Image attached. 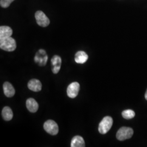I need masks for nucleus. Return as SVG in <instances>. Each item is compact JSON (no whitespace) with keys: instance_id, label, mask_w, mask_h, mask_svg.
<instances>
[{"instance_id":"f257e3e1","label":"nucleus","mask_w":147,"mask_h":147,"mask_svg":"<svg viewBox=\"0 0 147 147\" xmlns=\"http://www.w3.org/2000/svg\"><path fill=\"white\" fill-rule=\"evenodd\" d=\"M0 47L6 51H13L16 47V40L11 37L0 39Z\"/></svg>"},{"instance_id":"f03ea898","label":"nucleus","mask_w":147,"mask_h":147,"mask_svg":"<svg viewBox=\"0 0 147 147\" xmlns=\"http://www.w3.org/2000/svg\"><path fill=\"white\" fill-rule=\"evenodd\" d=\"M113 124V119L110 116L104 117L99 125L98 130L101 134H106L110 130Z\"/></svg>"},{"instance_id":"7ed1b4c3","label":"nucleus","mask_w":147,"mask_h":147,"mask_svg":"<svg viewBox=\"0 0 147 147\" xmlns=\"http://www.w3.org/2000/svg\"><path fill=\"white\" fill-rule=\"evenodd\" d=\"M134 134L132 129L129 127H121L117 131L116 137L119 141H124L130 138Z\"/></svg>"},{"instance_id":"20e7f679","label":"nucleus","mask_w":147,"mask_h":147,"mask_svg":"<svg viewBox=\"0 0 147 147\" xmlns=\"http://www.w3.org/2000/svg\"><path fill=\"white\" fill-rule=\"evenodd\" d=\"M44 129L48 134L51 135H56L59 131L57 124L53 120H48L44 124Z\"/></svg>"},{"instance_id":"39448f33","label":"nucleus","mask_w":147,"mask_h":147,"mask_svg":"<svg viewBox=\"0 0 147 147\" xmlns=\"http://www.w3.org/2000/svg\"><path fill=\"white\" fill-rule=\"evenodd\" d=\"M35 18L38 25L40 26L45 27L50 24V20L42 11H37L35 14Z\"/></svg>"},{"instance_id":"423d86ee","label":"nucleus","mask_w":147,"mask_h":147,"mask_svg":"<svg viewBox=\"0 0 147 147\" xmlns=\"http://www.w3.org/2000/svg\"><path fill=\"white\" fill-rule=\"evenodd\" d=\"M80 84L77 82H74L69 84L67 88V95L70 98H75L79 94Z\"/></svg>"},{"instance_id":"0eeeda50","label":"nucleus","mask_w":147,"mask_h":147,"mask_svg":"<svg viewBox=\"0 0 147 147\" xmlns=\"http://www.w3.org/2000/svg\"><path fill=\"white\" fill-rule=\"evenodd\" d=\"M46 54V52L45 50L40 49L38 51V53H37L35 57H34V61L36 63H39V65L40 66H44L46 65L48 57L47 55H45L43 57H41L42 55H45Z\"/></svg>"},{"instance_id":"6e6552de","label":"nucleus","mask_w":147,"mask_h":147,"mask_svg":"<svg viewBox=\"0 0 147 147\" xmlns=\"http://www.w3.org/2000/svg\"><path fill=\"white\" fill-rule=\"evenodd\" d=\"M28 88L32 91L38 92L41 90L42 88V84L40 81L37 79H32L27 84Z\"/></svg>"},{"instance_id":"1a4fd4ad","label":"nucleus","mask_w":147,"mask_h":147,"mask_svg":"<svg viewBox=\"0 0 147 147\" xmlns=\"http://www.w3.org/2000/svg\"><path fill=\"white\" fill-rule=\"evenodd\" d=\"M62 63L61 58L57 55H55L51 59L52 70L54 74L58 73L61 69V65Z\"/></svg>"},{"instance_id":"9d476101","label":"nucleus","mask_w":147,"mask_h":147,"mask_svg":"<svg viewBox=\"0 0 147 147\" xmlns=\"http://www.w3.org/2000/svg\"><path fill=\"white\" fill-rule=\"evenodd\" d=\"M3 88L4 93L7 97L11 98L15 94V89L14 88L13 86L9 82H5L3 86Z\"/></svg>"},{"instance_id":"9b49d317","label":"nucleus","mask_w":147,"mask_h":147,"mask_svg":"<svg viewBox=\"0 0 147 147\" xmlns=\"http://www.w3.org/2000/svg\"><path fill=\"white\" fill-rule=\"evenodd\" d=\"M88 59V56L87 55V54L82 51H78V53H76L75 56V61L76 63L79 64L86 63Z\"/></svg>"},{"instance_id":"f8f14e48","label":"nucleus","mask_w":147,"mask_h":147,"mask_svg":"<svg viewBox=\"0 0 147 147\" xmlns=\"http://www.w3.org/2000/svg\"><path fill=\"white\" fill-rule=\"evenodd\" d=\"M27 109L30 112L34 113L38 110V104L36 100L33 98H29L26 101Z\"/></svg>"},{"instance_id":"ddd939ff","label":"nucleus","mask_w":147,"mask_h":147,"mask_svg":"<svg viewBox=\"0 0 147 147\" xmlns=\"http://www.w3.org/2000/svg\"><path fill=\"white\" fill-rule=\"evenodd\" d=\"M71 147H85V142L83 137L80 136L74 137L71 141Z\"/></svg>"},{"instance_id":"4468645a","label":"nucleus","mask_w":147,"mask_h":147,"mask_svg":"<svg viewBox=\"0 0 147 147\" xmlns=\"http://www.w3.org/2000/svg\"><path fill=\"white\" fill-rule=\"evenodd\" d=\"M13 31L11 27L6 26L0 27V39L11 37Z\"/></svg>"},{"instance_id":"2eb2a0df","label":"nucleus","mask_w":147,"mask_h":147,"mask_svg":"<svg viewBox=\"0 0 147 147\" xmlns=\"http://www.w3.org/2000/svg\"><path fill=\"white\" fill-rule=\"evenodd\" d=\"M2 116L5 121H9L11 120L13 117V113L11 108L8 106L5 107L2 111Z\"/></svg>"},{"instance_id":"dca6fc26","label":"nucleus","mask_w":147,"mask_h":147,"mask_svg":"<svg viewBox=\"0 0 147 147\" xmlns=\"http://www.w3.org/2000/svg\"><path fill=\"white\" fill-rule=\"evenodd\" d=\"M122 116L124 119H130L133 118L135 116V112L131 110H126L122 112Z\"/></svg>"},{"instance_id":"f3484780","label":"nucleus","mask_w":147,"mask_h":147,"mask_svg":"<svg viewBox=\"0 0 147 147\" xmlns=\"http://www.w3.org/2000/svg\"><path fill=\"white\" fill-rule=\"evenodd\" d=\"M14 1V0H1L0 5L2 8H5L8 7Z\"/></svg>"},{"instance_id":"a211bd4d","label":"nucleus","mask_w":147,"mask_h":147,"mask_svg":"<svg viewBox=\"0 0 147 147\" xmlns=\"http://www.w3.org/2000/svg\"><path fill=\"white\" fill-rule=\"evenodd\" d=\"M145 98H146V99L147 100V91H146V94H145Z\"/></svg>"}]
</instances>
